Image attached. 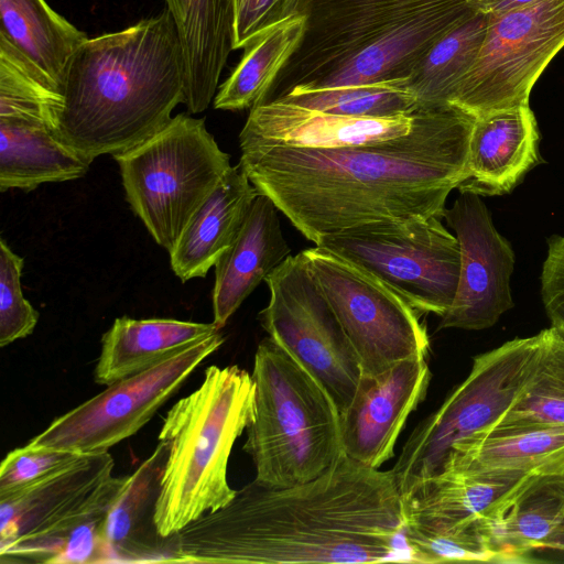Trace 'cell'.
I'll list each match as a JSON object with an SVG mask.
<instances>
[{"instance_id":"6da1fadb","label":"cell","mask_w":564,"mask_h":564,"mask_svg":"<svg viewBox=\"0 0 564 564\" xmlns=\"http://www.w3.org/2000/svg\"><path fill=\"white\" fill-rule=\"evenodd\" d=\"M475 117L451 105L416 106L411 129L333 149L241 143L239 164L315 245L362 225L438 216L468 177Z\"/></svg>"},{"instance_id":"7a4b0ae2","label":"cell","mask_w":564,"mask_h":564,"mask_svg":"<svg viewBox=\"0 0 564 564\" xmlns=\"http://www.w3.org/2000/svg\"><path fill=\"white\" fill-rule=\"evenodd\" d=\"M174 563H380L410 561L392 470L346 454L304 484L254 480L224 507L175 533Z\"/></svg>"},{"instance_id":"3957f363","label":"cell","mask_w":564,"mask_h":564,"mask_svg":"<svg viewBox=\"0 0 564 564\" xmlns=\"http://www.w3.org/2000/svg\"><path fill=\"white\" fill-rule=\"evenodd\" d=\"M185 61L167 9L124 30L87 39L62 84L54 134L94 161L144 141L184 104Z\"/></svg>"},{"instance_id":"277c9868","label":"cell","mask_w":564,"mask_h":564,"mask_svg":"<svg viewBox=\"0 0 564 564\" xmlns=\"http://www.w3.org/2000/svg\"><path fill=\"white\" fill-rule=\"evenodd\" d=\"M253 409L252 377L236 365L208 367L199 387L170 409L159 435L169 444L155 512L163 536L234 498L228 460Z\"/></svg>"},{"instance_id":"5b68a950","label":"cell","mask_w":564,"mask_h":564,"mask_svg":"<svg viewBox=\"0 0 564 564\" xmlns=\"http://www.w3.org/2000/svg\"><path fill=\"white\" fill-rule=\"evenodd\" d=\"M253 417L242 449L254 481L284 488L313 480L344 455L338 411L326 390L271 337L256 350Z\"/></svg>"},{"instance_id":"8992f818","label":"cell","mask_w":564,"mask_h":564,"mask_svg":"<svg viewBox=\"0 0 564 564\" xmlns=\"http://www.w3.org/2000/svg\"><path fill=\"white\" fill-rule=\"evenodd\" d=\"M126 198L170 253L188 221L231 167L204 119L178 113L154 134L113 155Z\"/></svg>"},{"instance_id":"52a82bcc","label":"cell","mask_w":564,"mask_h":564,"mask_svg":"<svg viewBox=\"0 0 564 564\" xmlns=\"http://www.w3.org/2000/svg\"><path fill=\"white\" fill-rule=\"evenodd\" d=\"M542 332L514 338L474 358L467 378L413 429L391 469L402 497L435 475L449 448L496 425L535 368Z\"/></svg>"},{"instance_id":"ba28073f","label":"cell","mask_w":564,"mask_h":564,"mask_svg":"<svg viewBox=\"0 0 564 564\" xmlns=\"http://www.w3.org/2000/svg\"><path fill=\"white\" fill-rule=\"evenodd\" d=\"M441 217L377 221L324 236L315 245L375 274L421 314L443 316L460 273V247Z\"/></svg>"},{"instance_id":"9c48e42d","label":"cell","mask_w":564,"mask_h":564,"mask_svg":"<svg viewBox=\"0 0 564 564\" xmlns=\"http://www.w3.org/2000/svg\"><path fill=\"white\" fill-rule=\"evenodd\" d=\"M264 281L270 300L258 314L262 328L319 382L340 416L362 369L303 251L290 254Z\"/></svg>"},{"instance_id":"30bf717a","label":"cell","mask_w":564,"mask_h":564,"mask_svg":"<svg viewBox=\"0 0 564 564\" xmlns=\"http://www.w3.org/2000/svg\"><path fill=\"white\" fill-rule=\"evenodd\" d=\"M224 341V335L217 330L107 386L102 392L56 417L28 445L75 454L107 452L143 427Z\"/></svg>"},{"instance_id":"8fae6325","label":"cell","mask_w":564,"mask_h":564,"mask_svg":"<svg viewBox=\"0 0 564 564\" xmlns=\"http://www.w3.org/2000/svg\"><path fill=\"white\" fill-rule=\"evenodd\" d=\"M303 253L357 352L362 372L375 375L403 359L426 357L430 338L421 313L395 290L322 247Z\"/></svg>"},{"instance_id":"7c38bea8","label":"cell","mask_w":564,"mask_h":564,"mask_svg":"<svg viewBox=\"0 0 564 564\" xmlns=\"http://www.w3.org/2000/svg\"><path fill=\"white\" fill-rule=\"evenodd\" d=\"M113 467L108 451L80 454L30 482L0 490V562L54 563L70 533L91 517Z\"/></svg>"},{"instance_id":"4fadbf2b","label":"cell","mask_w":564,"mask_h":564,"mask_svg":"<svg viewBox=\"0 0 564 564\" xmlns=\"http://www.w3.org/2000/svg\"><path fill=\"white\" fill-rule=\"evenodd\" d=\"M532 471L442 469L417 482L401 497L410 561L492 562L478 520Z\"/></svg>"},{"instance_id":"5bb4252c","label":"cell","mask_w":564,"mask_h":564,"mask_svg":"<svg viewBox=\"0 0 564 564\" xmlns=\"http://www.w3.org/2000/svg\"><path fill=\"white\" fill-rule=\"evenodd\" d=\"M488 15L478 58L451 101L475 118L528 105L535 82L564 47V0Z\"/></svg>"},{"instance_id":"9a60e30c","label":"cell","mask_w":564,"mask_h":564,"mask_svg":"<svg viewBox=\"0 0 564 564\" xmlns=\"http://www.w3.org/2000/svg\"><path fill=\"white\" fill-rule=\"evenodd\" d=\"M445 1L306 0L303 39L263 101L280 98L294 87L316 86L361 51Z\"/></svg>"},{"instance_id":"2e32d148","label":"cell","mask_w":564,"mask_h":564,"mask_svg":"<svg viewBox=\"0 0 564 564\" xmlns=\"http://www.w3.org/2000/svg\"><path fill=\"white\" fill-rule=\"evenodd\" d=\"M443 218L460 247V273L455 299L441 316L438 329L480 330L497 323L513 306L510 279L514 253L494 226L480 195L459 192Z\"/></svg>"},{"instance_id":"e0dca14e","label":"cell","mask_w":564,"mask_h":564,"mask_svg":"<svg viewBox=\"0 0 564 564\" xmlns=\"http://www.w3.org/2000/svg\"><path fill=\"white\" fill-rule=\"evenodd\" d=\"M426 357L403 359L379 373H361L355 395L339 416L345 454L379 469L394 453L408 417L425 399L431 381Z\"/></svg>"},{"instance_id":"ac0fdd59","label":"cell","mask_w":564,"mask_h":564,"mask_svg":"<svg viewBox=\"0 0 564 564\" xmlns=\"http://www.w3.org/2000/svg\"><path fill=\"white\" fill-rule=\"evenodd\" d=\"M412 122L413 111L392 117H350L273 99L250 108L239 144L343 148L405 134Z\"/></svg>"},{"instance_id":"d6986e66","label":"cell","mask_w":564,"mask_h":564,"mask_svg":"<svg viewBox=\"0 0 564 564\" xmlns=\"http://www.w3.org/2000/svg\"><path fill=\"white\" fill-rule=\"evenodd\" d=\"M564 514V462L528 474L478 520L495 563L530 562Z\"/></svg>"},{"instance_id":"ffe728a7","label":"cell","mask_w":564,"mask_h":564,"mask_svg":"<svg viewBox=\"0 0 564 564\" xmlns=\"http://www.w3.org/2000/svg\"><path fill=\"white\" fill-rule=\"evenodd\" d=\"M540 133L529 104L475 119L469 140L468 177L459 192L480 196L512 191L539 164Z\"/></svg>"},{"instance_id":"44dd1931","label":"cell","mask_w":564,"mask_h":564,"mask_svg":"<svg viewBox=\"0 0 564 564\" xmlns=\"http://www.w3.org/2000/svg\"><path fill=\"white\" fill-rule=\"evenodd\" d=\"M278 210L268 196L259 194L234 241L214 265V323L220 329L259 283L291 253Z\"/></svg>"},{"instance_id":"7402d4cb","label":"cell","mask_w":564,"mask_h":564,"mask_svg":"<svg viewBox=\"0 0 564 564\" xmlns=\"http://www.w3.org/2000/svg\"><path fill=\"white\" fill-rule=\"evenodd\" d=\"M167 453V442L160 440L115 500L106 523L108 563H174L175 534L163 536L155 521Z\"/></svg>"},{"instance_id":"603a6c76","label":"cell","mask_w":564,"mask_h":564,"mask_svg":"<svg viewBox=\"0 0 564 564\" xmlns=\"http://www.w3.org/2000/svg\"><path fill=\"white\" fill-rule=\"evenodd\" d=\"M165 2L184 54V105L191 113H199L214 100L220 75L234 51V0Z\"/></svg>"},{"instance_id":"cb8c5ba5","label":"cell","mask_w":564,"mask_h":564,"mask_svg":"<svg viewBox=\"0 0 564 564\" xmlns=\"http://www.w3.org/2000/svg\"><path fill=\"white\" fill-rule=\"evenodd\" d=\"M258 195L240 164L225 173L170 252L172 270L182 282L204 278L216 264Z\"/></svg>"},{"instance_id":"d4e9b609","label":"cell","mask_w":564,"mask_h":564,"mask_svg":"<svg viewBox=\"0 0 564 564\" xmlns=\"http://www.w3.org/2000/svg\"><path fill=\"white\" fill-rule=\"evenodd\" d=\"M220 330L214 322L173 318H116L101 337L95 381L109 386L134 375L175 350Z\"/></svg>"},{"instance_id":"484cf974","label":"cell","mask_w":564,"mask_h":564,"mask_svg":"<svg viewBox=\"0 0 564 564\" xmlns=\"http://www.w3.org/2000/svg\"><path fill=\"white\" fill-rule=\"evenodd\" d=\"M91 160L42 124L0 120V191H31L43 183L83 177Z\"/></svg>"},{"instance_id":"4316f807","label":"cell","mask_w":564,"mask_h":564,"mask_svg":"<svg viewBox=\"0 0 564 564\" xmlns=\"http://www.w3.org/2000/svg\"><path fill=\"white\" fill-rule=\"evenodd\" d=\"M562 462L564 429L489 430L455 443L438 471H532Z\"/></svg>"},{"instance_id":"83f0119b","label":"cell","mask_w":564,"mask_h":564,"mask_svg":"<svg viewBox=\"0 0 564 564\" xmlns=\"http://www.w3.org/2000/svg\"><path fill=\"white\" fill-rule=\"evenodd\" d=\"M0 37L58 87L70 58L88 39L45 0H0Z\"/></svg>"},{"instance_id":"f1b7e54d","label":"cell","mask_w":564,"mask_h":564,"mask_svg":"<svg viewBox=\"0 0 564 564\" xmlns=\"http://www.w3.org/2000/svg\"><path fill=\"white\" fill-rule=\"evenodd\" d=\"M306 25L305 14L274 24L247 47L231 75L219 86L214 107L242 110L262 102L276 77L297 50Z\"/></svg>"},{"instance_id":"f546056e","label":"cell","mask_w":564,"mask_h":564,"mask_svg":"<svg viewBox=\"0 0 564 564\" xmlns=\"http://www.w3.org/2000/svg\"><path fill=\"white\" fill-rule=\"evenodd\" d=\"M489 15L477 11L438 40L417 63L406 87L419 106L451 104L482 47Z\"/></svg>"},{"instance_id":"4dcf8cb0","label":"cell","mask_w":564,"mask_h":564,"mask_svg":"<svg viewBox=\"0 0 564 564\" xmlns=\"http://www.w3.org/2000/svg\"><path fill=\"white\" fill-rule=\"evenodd\" d=\"M538 427L564 429V335L553 326L542 330L539 358L527 386L489 430Z\"/></svg>"},{"instance_id":"1f68e13d","label":"cell","mask_w":564,"mask_h":564,"mask_svg":"<svg viewBox=\"0 0 564 564\" xmlns=\"http://www.w3.org/2000/svg\"><path fill=\"white\" fill-rule=\"evenodd\" d=\"M62 102L59 87L0 37V120L42 124L54 131Z\"/></svg>"},{"instance_id":"d6a6232c","label":"cell","mask_w":564,"mask_h":564,"mask_svg":"<svg viewBox=\"0 0 564 564\" xmlns=\"http://www.w3.org/2000/svg\"><path fill=\"white\" fill-rule=\"evenodd\" d=\"M276 99L350 117H392L410 113L417 106L406 79L340 87H294Z\"/></svg>"},{"instance_id":"836d02e7","label":"cell","mask_w":564,"mask_h":564,"mask_svg":"<svg viewBox=\"0 0 564 564\" xmlns=\"http://www.w3.org/2000/svg\"><path fill=\"white\" fill-rule=\"evenodd\" d=\"M23 259L0 240V346L31 335L39 313L23 296L21 273Z\"/></svg>"},{"instance_id":"e575fe53","label":"cell","mask_w":564,"mask_h":564,"mask_svg":"<svg viewBox=\"0 0 564 564\" xmlns=\"http://www.w3.org/2000/svg\"><path fill=\"white\" fill-rule=\"evenodd\" d=\"M306 0H234V50L284 20L305 14Z\"/></svg>"},{"instance_id":"d590c367","label":"cell","mask_w":564,"mask_h":564,"mask_svg":"<svg viewBox=\"0 0 564 564\" xmlns=\"http://www.w3.org/2000/svg\"><path fill=\"white\" fill-rule=\"evenodd\" d=\"M80 454L53 448L32 447L28 444L12 449L0 465V490L30 482L68 463Z\"/></svg>"},{"instance_id":"8d00e7d4","label":"cell","mask_w":564,"mask_h":564,"mask_svg":"<svg viewBox=\"0 0 564 564\" xmlns=\"http://www.w3.org/2000/svg\"><path fill=\"white\" fill-rule=\"evenodd\" d=\"M540 0H473L477 11L486 14H502L531 6Z\"/></svg>"},{"instance_id":"74e56055","label":"cell","mask_w":564,"mask_h":564,"mask_svg":"<svg viewBox=\"0 0 564 564\" xmlns=\"http://www.w3.org/2000/svg\"><path fill=\"white\" fill-rule=\"evenodd\" d=\"M541 550L564 553V514L561 519L560 524L557 525L553 534L547 539V541L545 542Z\"/></svg>"}]
</instances>
